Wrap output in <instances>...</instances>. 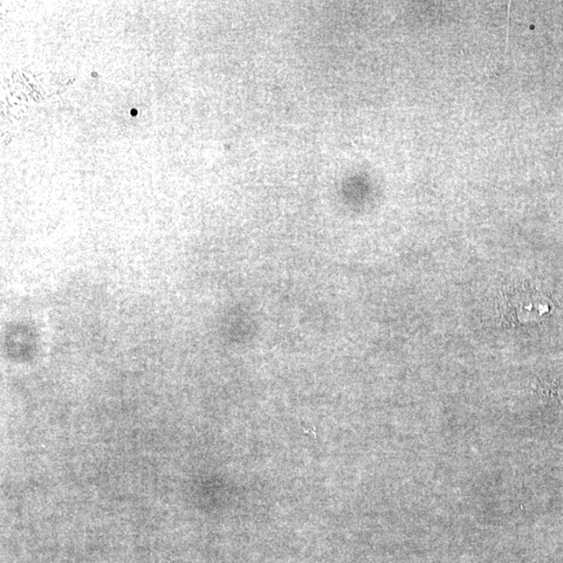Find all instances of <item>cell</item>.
<instances>
[{"label":"cell","instance_id":"obj_1","mask_svg":"<svg viewBox=\"0 0 563 563\" xmlns=\"http://www.w3.org/2000/svg\"><path fill=\"white\" fill-rule=\"evenodd\" d=\"M512 305H517V315L520 320H539L550 310V303L541 295H527L520 301L514 300Z\"/></svg>","mask_w":563,"mask_h":563}]
</instances>
